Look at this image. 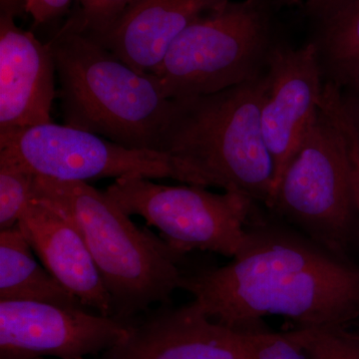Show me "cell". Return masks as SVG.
<instances>
[{"mask_svg":"<svg viewBox=\"0 0 359 359\" xmlns=\"http://www.w3.org/2000/svg\"><path fill=\"white\" fill-rule=\"evenodd\" d=\"M269 49L256 0H224L187 26L153 75L173 100L209 95L261 75Z\"/></svg>","mask_w":359,"mask_h":359,"instance_id":"8992f818","label":"cell"},{"mask_svg":"<svg viewBox=\"0 0 359 359\" xmlns=\"http://www.w3.org/2000/svg\"><path fill=\"white\" fill-rule=\"evenodd\" d=\"M266 63L261 122L275 167V190L283 170L318 118L325 86L318 45L273 49Z\"/></svg>","mask_w":359,"mask_h":359,"instance_id":"30bf717a","label":"cell"},{"mask_svg":"<svg viewBox=\"0 0 359 359\" xmlns=\"http://www.w3.org/2000/svg\"><path fill=\"white\" fill-rule=\"evenodd\" d=\"M0 301L44 302L89 309L37 263L18 224L0 231Z\"/></svg>","mask_w":359,"mask_h":359,"instance_id":"9a60e30c","label":"cell"},{"mask_svg":"<svg viewBox=\"0 0 359 359\" xmlns=\"http://www.w3.org/2000/svg\"><path fill=\"white\" fill-rule=\"evenodd\" d=\"M42 264L88 309L112 316V301L81 233L67 217L33 198L18 222Z\"/></svg>","mask_w":359,"mask_h":359,"instance_id":"4fadbf2b","label":"cell"},{"mask_svg":"<svg viewBox=\"0 0 359 359\" xmlns=\"http://www.w3.org/2000/svg\"><path fill=\"white\" fill-rule=\"evenodd\" d=\"M250 359H308L289 332L275 334L263 327L243 330Z\"/></svg>","mask_w":359,"mask_h":359,"instance_id":"44dd1931","label":"cell"},{"mask_svg":"<svg viewBox=\"0 0 359 359\" xmlns=\"http://www.w3.org/2000/svg\"><path fill=\"white\" fill-rule=\"evenodd\" d=\"M264 207L330 254L353 263L359 216L348 151L339 126L323 110Z\"/></svg>","mask_w":359,"mask_h":359,"instance_id":"5b68a950","label":"cell"},{"mask_svg":"<svg viewBox=\"0 0 359 359\" xmlns=\"http://www.w3.org/2000/svg\"><path fill=\"white\" fill-rule=\"evenodd\" d=\"M101 359H250L243 330L208 318L196 302L163 304L132 320L121 344Z\"/></svg>","mask_w":359,"mask_h":359,"instance_id":"8fae6325","label":"cell"},{"mask_svg":"<svg viewBox=\"0 0 359 359\" xmlns=\"http://www.w3.org/2000/svg\"><path fill=\"white\" fill-rule=\"evenodd\" d=\"M105 194L129 217L140 216L157 228L163 240L181 254L199 250L231 259L245 244L257 203L242 194L162 185L146 178L116 180Z\"/></svg>","mask_w":359,"mask_h":359,"instance_id":"ba28073f","label":"cell"},{"mask_svg":"<svg viewBox=\"0 0 359 359\" xmlns=\"http://www.w3.org/2000/svg\"><path fill=\"white\" fill-rule=\"evenodd\" d=\"M35 175L11 156L0 152V231L18 224L33 199Z\"/></svg>","mask_w":359,"mask_h":359,"instance_id":"e0dca14e","label":"cell"},{"mask_svg":"<svg viewBox=\"0 0 359 359\" xmlns=\"http://www.w3.org/2000/svg\"><path fill=\"white\" fill-rule=\"evenodd\" d=\"M27 14L26 0H0V15L16 18Z\"/></svg>","mask_w":359,"mask_h":359,"instance_id":"cb8c5ba5","label":"cell"},{"mask_svg":"<svg viewBox=\"0 0 359 359\" xmlns=\"http://www.w3.org/2000/svg\"><path fill=\"white\" fill-rule=\"evenodd\" d=\"M56 75L49 44L0 15V135L52 122Z\"/></svg>","mask_w":359,"mask_h":359,"instance_id":"7c38bea8","label":"cell"},{"mask_svg":"<svg viewBox=\"0 0 359 359\" xmlns=\"http://www.w3.org/2000/svg\"><path fill=\"white\" fill-rule=\"evenodd\" d=\"M320 109L327 113L346 139L351 164V184L354 201L359 216V136L353 112L340 96L339 89L334 84L328 83L323 88L321 95Z\"/></svg>","mask_w":359,"mask_h":359,"instance_id":"ffe728a7","label":"cell"},{"mask_svg":"<svg viewBox=\"0 0 359 359\" xmlns=\"http://www.w3.org/2000/svg\"><path fill=\"white\" fill-rule=\"evenodd\" d=\"M135 0H75L76 8L62 26L102 42L123 13Z\"/></svg>","mask_w":359,"mask_h":359,"instance_id":"d6986e66","label":"cell"},{"mask_svg":"<svg viewBox=\"0 0 359 359\" xmlns=\"http://www.w3.org/2000/svg\"><path fill=\"white\" fill-rule=\"evenodd\" d=\"M318 49L335 78L359 91V0L325 20Z\"/></svg>","mask_w":359,"mask_h":359,"instance_id":"2e32d148","label":"cell"},{"mask_svg":"<svg viewBox=\"0 0 359 359\" xmlns=\"http://www.w3.org/2000/svg\"><path fill=\"white\" fill-rule=\"evenodd\" d=\"M354 121H355L356 128H358V136H359V107L358 110L355 113L353 112Z\"/></svg>","mask_w":359,"mask_h":359,"instance_id":"d4e9b609","label":"cell"},{"mask_svg":"<svg viewBox=\"0 0 359 359\" xmlns=\"http://www.w3.org/2000/svg\"><path fill=\"white\" fill-rule=\"evenodd\" d=\"M266 91L261 74L217 93L174 99L164 153L197 170L210 187L266 205L275 185L262 130Z\"/></svg>","mask_w":359,"mask_h":359,"instance_id":"277c9868","label":"cell"},{"mask_svg":"<svg viewBox=\"0 0 359 359\" xmlns=\"http://www.w3.org/2000/svg\"><path fill=\"white\" fill-rule=\"evenodd\" d=\"M48 44L65 125L125 147L164 153L174 100L154 75L135 69L72 30L60 28Z\"/></svg>","mask_w":359,"mask_h":359,"instance_id":"3957f363","label":"cell"},{"mask_svg":"<svg viewBox=\"0 0 359 359\" xmlns=\"http://www.w3.org/2000/svg\"><path fill=\"white\" fill-rule=\"evenodd\" d=\"M240 252L224 266L184 268L180 290L208 318L238 330L282 316L299 327L359 320V266L316 245L255 203Z\"/></svg>","mask_w":359,"mask_h":359,"instance_id":"6da1fadb","label":"cell"},{"mask_svg":"<svg viewBox=\"0 0 359 359\" xmlns=\"http://www.w3.org/2000/svg\"><path fill=\"white\" fill-rule=\"evenodd\" d=\"M285 1L290 2V4H295V2H299V0H285Z\"/></svg>","mask_w":359,"mask_h":359,"instance_id":"484cf974","label":"cell"},{"mask_svg":"<svg viewBox=\"0 0 359 359\" xmlns=\"http://www.w3.org/2000/svg\"><path fill=\"white\" fill-rule=\"evenodd\" d=\"M224 0H135L100 42L125 63L153 74L177 37Z\"/></svg>","mask_w":359,"mask_h":359,"instance_id":"5bb4252c","label":"cell"},{"mask_svg":"<svg viewBox=\"0 0 359 359\" xmlns=\"http://www.w3.org/2000/svg\"><path fill=\"white\" fill-rule=\"evenodd\" d=\"M33 198L72 222L84 238L112 301V318L131 323L154 304H172L186 255L138 228L112 200L87 182L35 175Z\"/></svg>","mask_w":359,"mask_h":359,"instance_id":"7a4b0ae2","label":"cell"},{"mask_svg":"<svg viewBox=\"0 0 359 359\" xmlns=\"http://www.w3.org/2000/svg\"><path fill=\"white\" fill-rule=\"evenodd\" d=\"M348 327H297L290 334L308 359H359V332Z\"/></svg>","mask_w":359,"mask_h":359,"instance_id":"ac0fdd59","label":"cell"},{"mask_svg":"<svg viewBox=\"0 0 359 359\" xmlns=\"http://www.w3.org/2000/svg\"><path fill=\"white\" fill-rule=\"evenodd\" d=\"M75 0H26L27 14L35 25H45L65 14Z\"/></svg>","mask_w":359,"mask_h":359,"instance_id":"7402d4cb","label":"cell"},{"mask_svg":"<svg viewBox=\"0 0 359 359\" xmlns=\"http://www.w3.org/2000/svg\"><path fill=\"white\" fill-rule=\"evenodd\" d=\"M130 323L89 309L0 301V359H84L121 344Z\"/></svg>","mask_w":359,"mask_h":359,"instance_id":"9c48e42d","label":"cell"},{"mask_svg":"<svg viewBox=\"0 0 359 359\" xmlns=\"http://www.w3.org/2000/svg\"><path fill=\"white\" fill-rule=\"evenodd\" d=\"M0 152L36 176L60 181L173 179L210 187L202 174L174 156L125 147L99 135L53 122L0 135Z\"/></svg>","mask_w":359,"mask_h":359,"instance_id":"52a82bcc","label":"cell"},{"mask_svg":"<svg viewBox=\"0 0 359 359\" xmlns=\"http://www.w3.org/2000/svg\"><path fill=\"white\" fill-rule=\"evenodd\" d=\"M353 1L354 0H306V4L316 15L327 20Z\"/></svg>","mask_w":359,"mask_h":359,"instance_id":"603a6c76","label":"cell"}]
</instances>
